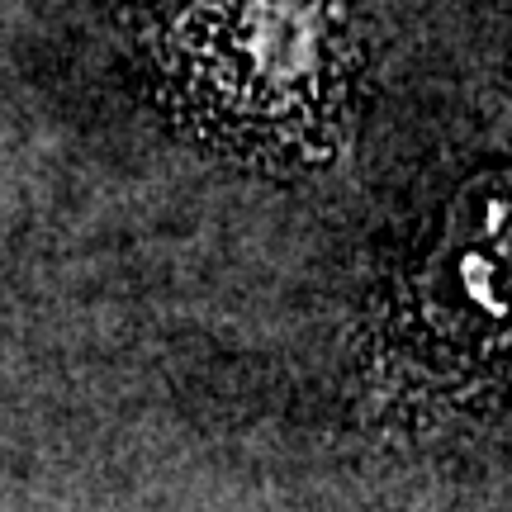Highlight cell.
<instances>
[{
  "label": "cell",
  "instance_id": "2",
  "mask_svg": "<svg viewBox=\"0 0 512 512\" xmlns=\"http://www.w3.org/2000/svg\"><path fill=\"white\" fill-rule=\"evenodd\" d=\"M389 332L437 370L512 347V166H489L451 195L437 238L394 290Z\"/></svg>",
  "mask_w": 512,
  "mask_h": 512
},
{
  "label": "cell",
  "instance_id": "1",
  "mask_svg": "<svg viewBox=\"0 0 512 512\" xmlns=\"http://www.w3.org/2000/svg\"><path fill=\"white\" fill-rule=\"evenodd\" d=\"M138 43L166 110L242 162L309 171L347 138L356 0H152Z\"/></svg>",
  "mask_w": 512,
  "mask_h": 512
}]
</instances>
